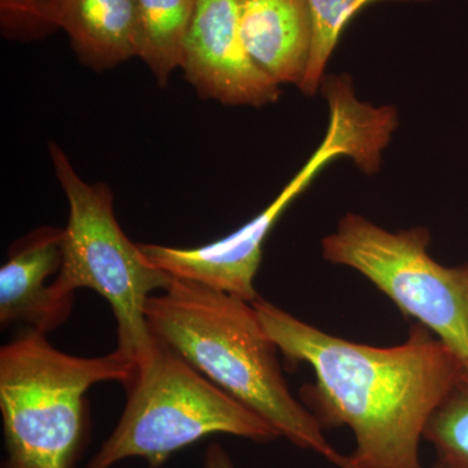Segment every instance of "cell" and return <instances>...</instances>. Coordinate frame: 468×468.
Here are the masks:
<instances>
[{
  "instance_id": "obj_1",
  "label": "cell",
  "mask_w": 468,
  "mask_h": 468,
  "mask_svg": "<svg viewBox=\"0 0 468 468\" xmlns=\"http://www.w3.org/2000/svg\"><path fill=\"white\" fill-rule=\"evenodd\" d=\"M251 303L289 365L313 368L315 383L301 393L320 426L353 432L346 468H423L424 430L463 365L442 341L414 324L405 344L371 346L326 334L261 297Z\"/></svg>"
},
{
  "instance_id": "obj_2",
  "label": "cell",
  "mask_w": 468,
  "mask_h": 468,
  "mask_svg": "<svg viewBox=\"0 0 468 468\" xmlns=\"http://www.w3.org/2000/svg\"><path fill=\"white\" fill-rule=\"evenodd\" d=\"M146 318L154 335L280 437L338 468L347 467V455L335 451L315 415L289 390L276 356L279 349L251 302L174 277L168 289L147 300Z\"/></svg>"
},
{
  "instance_id": "obj_3",
  "label": "cell",
  "mask_w": 468,
  "mask_h": 468,
  "mask_svg": "<svg viewBox=\"0 0 468 468\" xmlns=\"http://www.w3.org/2000/svg\"><path fill=\"white\" fill-rule=\"evenodd\" d=\"M133 368V360L116 350L92 358L63 353L30 328L3 345L2 468H76L88 441L85 393L104 381L124 385Z\"/></svg>"
},
{
  "instance_id": "obj_4",
  "label": "cell",
  "mask_w": 468,
  "mask_h": 468,
  "mask_svg": "<svg viewBox=\"0 0 468 468\" xmlns=\"http://www.w3.org/2000/svg\"><path fill=\"white\" fill-rule=\"evenodd\" d=\"M322 89L329 107L324 138L300 172L261 214L229 236L199 248L138 243L144 261L175 279L201 282L248 302L257 300L254 282L263 245L286 208L335 159L351 158L365 174L378 172L381 154L399 126L396 109L360 101L347 75L326 77Z\"/></svg>"
},
{
  "instance_id": "obj_5",
  "label": "cell",
  "mask_w": 468,
  "mask_h": 468,
  "mask_svg": "<svg viewBox=\"0 0 468 468\" xmlns=\"http://www.w3.org/2000/svg\"><path fill=\"white\" fill-rule=\"evenodd\" d=\"M133 362V374L124 384L122 418L85 468H112L128 458H143L149 468H160L175 452L217 433L255 442L279 439L267 421L156 335Z\"/></svg>"
},
{
  "instance_id": "obj_6",
  "label": "cell",
  "mask_w": 468,
  "mask_h": 468,
  "mask_svg": "<svg viewBox=\"0 0 468 468\" xmlns=\"http://www.w3.org/2000/svg\"><path fill=\"white\" fill-rule=\"evenodd\" d=\"M48 150L69 207L64 228L63 264L51 289L60 298H75L80 288L101 294L115 315L116 351L137 360L154 341L146 302L151 292L168 289L174 277L150 266L138 243L122 232L113 211L110 186L82 180L57 144L50 143Z\"/></svg>"
},
{
  "instance_id": "obj_7",
  "label": "cell",
  "mask_w": 468,
  "mask_h": 468,
  "mask_svg": "<svg viewBox=\"0 0 468 468\" xmlns=\"http://www.w3.org/2000/svg\"><path fill=\"white\" fill-rule=\"evenodd\" d=\"M430 241L427 228L389 232L347 214L323 239V257L365 276L468 365V263L442 266L428 254Z\"/></svg>"
},
{
  "instance_id": "obj_8",
  "label": "cell",
  "mask_w": 468,
  "mask_h": 468,
  "mask_svg": "<svg viewBox=\"0 0 468 468\" xmlns=\"http://www.w3.org/2000/svg\"><path fill=\"white\" fill-rule=\"evenodd\" d=\"M181 69L202 100L227 106L275 103L282 89L252 60L239 29V0H198Z\"/></svg>"
},
{
  "instance_id": "obj_9",
  "label": "cell",
  "mask_w": 468,
  "mask_h": 468,
  "mask_svg": "<svg viewBox=\"0 0 468 468\" xmlns=\"http://www.w3.org/2000/svg\"><path fill=\"white\" fill-rule=\"evenodd\" d=\"M64 258V228L41 227L12 243L0 268V324H18L50 334L69 319L75 298H60L48 276L58 273Z\"/></svg>"
},
{
  "instance_id": "obj_10",
  "label": "cell",
  "mask_w": 468,
  "mask_h": 468,
  "mask_svg": "<svg viewBox=\"0 0 468 468\" xmlns=\"http://www.w3.org/2000/svg\"><path fill=\"white\" fill-rule=\"evenodd\" d=\"M239 14L254 63L277 84L300 88L313 37L307 0H239Z\"/></svg>"
},
{
  "instance_id": "obj_11",
  "label": "cell",
  "mask_w": 468,
  "mask_h": 468,
  "mask_svg": "<svg viewBox=\"0 0 468 468\" xmlns=\"http://www.w3.org/2000/svg\"><path fill=\"white\" fill-rule=\"evenodd\" d=\"M55 21L97 72L137 57V0H55Z\"/></svg>"
},
{
  "instance_id": "obj_12",
  "label": "cell",
  "mask_w": 468,
  "mask_h": 468,
  "mask_svg": "<svg viewBox=\"0 0 468 468\" xmlns=\"http://www.w3.org/2000/svg\"><path fill=\"white\" fill-rule=\"evenodd\" d=\"M198 0H137V58L160 86L183 61L184 43Z\"/></svg>"
},
{
  "instance_id": "obj_13",
  "label": "cell",
  "mask_w": 468,
  "mask_h": 468,
  "mask_svg": "<svg viewBox=\"0 0 468 468\" xmlns=\"http://www.w3.org/2000/svg\"><path fill=\"white\" fill-rule=\"evenodd\" d=\"M381 0H307L311 17V50L306 73L300 89L303 94L315 95L324 82L326 64L351 20L372 3ZM428 2V0H397Z\"/></svg>"
},
{
  "instance_id": "obj_14",
  "label": "cell",
  "mask_w": 468,
  "mask_h": 468,
  "mask_svg": "<svg viewBox=\"0 0 468 468\" xmlns=\"http://www.w3.org/2000/svg\"><path fill=\"white\" fill-rule=\"evenodd\" d=\"M423 439L436 449L439 461L468 468V365H462L451 389L431 415Z\"/></svg>"
},
{
  "instance_id": "obj_15",
  "label": "cell",
  "mask_w": 468,
  "mask_h": 468,
  "mask_svg": "<svg viewBox=\"0 0 468 468\" xmlns=\"http://www.w3.org/2000/svg\"><path fill=\"white\" fill-rule=\"evenodd\" d=\"M0 29L12 41H36L58 30L55 0H0Z\"/></svg>"
},
{
  "instance_id": "obj_16",
  "label": "cell",
  "mask_w": 468,
  "mask_h": 468,
  "mask_svg": "<svg viewBox=\"0 0 468 468\" xmlns=\"http://www.w3.org/2000/svg\"><path fill=\"white\" fill-rule=\"evenodd\" d=\"M203 468H234L226 449L220 443H211L206 452Z\"/></svg>"
},
{
  "instance_id": "obj_17",
  "label": "cell",
  "mask_w": 468,
  "mask_h": 468,
  "mask_svg": "<svg viewBox=\"0 0 468 468\" xmlns=\"http://www.w3.org/2000/svg\"><path fill=\"white\" fill-rule=\"evenodd\" d=\"M432 468H454L452 466H449V464H446L445 462L437 460L435 466Z\"/></svg>"
}]
</instances>
